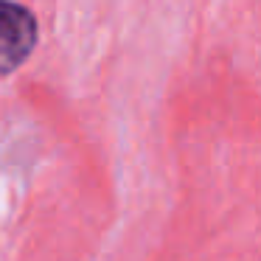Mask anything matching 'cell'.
Listing matches in <instances>:
<instances>
[{
  "label": "cell",
  "instance_id": "1",
  "mask_svg": "<svg viewBox=\"0 0 261 261\" xmlns=\"http://www.w3.org/2000/svg\"><path fill=\"white\" fill-rule=\"evenodd\" d=\"M37 45V17L14 0H0V76H9Z\"/></svg>",
  "mask_w": 261,
  "mask_h": 261
}]
</instances>
